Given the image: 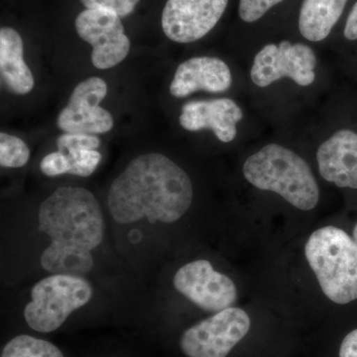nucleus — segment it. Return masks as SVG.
Masks as SVG:
<instances>
[{
	"label": "nucleus",
	"instance_id": "nucleus-14",
	"mask_svg": "<svg viewBox=\"0 0 357 357\" xmlns=\"http://www.w3.org/2000/svg\"><path fill=\"white\" fill-rule=\"evenodd\" d=\"M317 161L321 177L338 188L357 189V133L342 129L319 146Z\"/></svg>",
	"mask_w": 357,
	"mask_h": 357
},
{
	"label": "nucleus",
	"instance_id": "nucleus-2",
	"mask_svg": "<svg viewBox=\"0 0 357 357\" xmlns=\"http://www.w3.org/2000/svg\"><path fill=\"white\" fill-rule=\"evenodd\" d=\"M38 227L51 239L40 257L46 271L84 277L93 270L91 251L102 244L105 234L102 208L93 192L58 188L40 204Z\"/></svg>",
	"mask_w": 357,
	"mask_h": 357
},
{
	"label": "nucleus",
	"instance_id": "nucleus-23",
	"mask_svg": "<svg viewBox=\"0 0 357 357\" xmlns=\"http://www.w3.org/2000/svg\"><path fill=\"white\" fill-rule=\"evenodd\" d=\"M88 9H105L119 16L126 17L133 13L140 0H79Z\"/></svg>",
	"mask_w": 357,
	"mask_h": 357
},
{
	"label": "nucleus",
	"instance_id": "nucleus-11",
	"mask_svg": "<svg viewBox=\"0 0 357 357\" xmlns=\"http://www.w3.org/2000/svg\"><path fill=\"white\" fill-rule=\"evenodd\" d=\"M227 4L229 0H167L162 29L176 43L198 41L215 27Z\"/></svg>",
	"mask_w": 357,
	"mask_h": 357
},
{
	"label": "nucleus",
	"instance_id": "nucleus-26",
	"mask_svg": "<svg viewBox=\"0 0 357 357\" xmlns=\"http://www.w3.org/2000/svg\"><path fill=\"white\" fill-rule=\"evenodd\" d=\"M354 241H356V243H357V223H356V227H354Z\"/></svg>",
	"mask_w": 357,
	"mask_h": 357
},
{
	"label": "nucleus",
	"instance_id": "nucleus-8",
	"mask_svg": "<svg viewBox=\"0 0 357 357\" xmlns=\"http://www.w3.org/2000/svg\"><path fill=\"white\" fill-rule=\"evenodd\" d=\"M77 35L93 47L91 63L98 70L121 64L130 51L121 18L105 9H84L75 21Z\"/></svg>",
	"mask_w": 357,
	"mask_h": 357
},
{
	"label": "nucleus",
	"instance_id": "nucleus-4",
	"mask_svg": "<svg viewBox=\"0 0 357 357\" xmlns=\"http://www.w3.org/2000/svg\"><path fill=\"white\" fill-rule=\"evenodd\" d=\"M305 255L328 299L340 305L357 299V243L344 230L330 225L312 232Z\"/></svg>",
	"mask_w": 357,
	"mask_h": 357
},
{
	"label": "nucleus",
	"instance_id": "nucleus-21",
	"mask_svg": "<svg viewBox=\"0 0 357 357\" xmlns=\"http://www.w3.org/2000/svg\"><path fill=\"white\" fill-rule=\"evenodd\" d=\"M282 1L284 0H239V16L244 22H255Z\"/></svg>",
	"mask_w": 357,
	"mask_h": 357
},
{
	"label": "nucleus",
	"instance_id": "nucleus-17",
	"mask_svg": "<svg viewBox=\"0 0 357 357\" xmlns=\"http://www.w3.org/2000/svg\"><path fill=\"white\" fill-rule=\"evenodd\" d=\"M1 357H65L55 344L48 340L20 335L7 342Z\"/></svg>",
	"mask_w": 357,
	"mask_h": 357
},
{
	"label": "nucleus",
	"instance_id": "nucleus-22",
	"mask_svg": "<svg viewBox=\"0 0 357 357\" xmlns=\"http://www.w3.org/2000/svg\"><path fill=\"white\" fill-rule=\"evenodd\" d=\"M40 169L45 176L57 177L70 173L73 169L72 161L67 153L61 151L52 152L42 159Z\"/></svg>",
	"mask_w": 357,
	"mask_h": 357
},
{
	"label": "nucleus",
	"instance_id": "nucleus-6",
	"mask_svg": "<svg viewBox=\"0 0 357 357\" xmlns=\"http://www.w3.org/2000/svg\"><path fill=\"white\" fill-rule=\"evenodd\" d=\"M248 312L230 307L188 328L180 347L188 357H227L249 332Z\"/></svg>",
	"mask_w": 357,
	"mask_h": 357
},
{
	"label": "nucleus",
	"instance_id": "nucleus-18",
	"mask_svg": "<svg viewBox=\"0 0 357 357\" xmlns=\"http://www.w3.org/2000/svg\"><path fill=\"white\" fill-rule=\"evenodd\" d=\"M30 150L17 136L0 133V165L6 168H21L27 164Z\"/></svg>",
	"mask_w": 357,
	"mask_h": 357
},
{
	"label": "nucleus",
	"instance_id": "nucleus-1",
	"mask_svg": "<svg viewBox=\"0 0 357 357\" xmlns=\"http://www.w3.org/2000/svg\"><path fill=\"white\" fill-rule=\"evenodd\" d=\"M194 188L189 175L160 153L139 155L110 185L107 204L115 222L128 225L178 222L191 208Z\"/></svg>",
	"mask_w": 357,
	"mask_h": 357
},
{
	"label": "nucleus",
	"instance_id": "nucleus-15",
	"mask_svg": "<svg viewBox=\"0 0 357 357\" xmlns=\"http://www.w3.org/2000/svg\"><path fill=\"white\" fill-rule=\"evenodd\" d=\"M24 49L20 33L10 27L0 30V75L11 93L24 96L34 88L31 70L24 61Z\"/></svg>",
	"mask_w": 357,
	"mask_h": 357
},
{
	"label": "nucleus",
	"instance_id": "nucleus-20",
	"mask_svg": "<svg viewBox=\"0 0 357 357\" xmlns=\"http://www.w3.org/2000/svg\"><path fill=\"white\" fill-rule=\"evenodd\" d=\"M57 146L63 153L70 150H96L100 146V139L93 134L65 133L58 138Z\"/></svg>",
	"mask_w": 357,
	"mask_h": 357
},
{
	"label": "nucleus",
	"instance_id": "nucleus-24",
	"mask_svg": "<svg viewBox=\"0 0 357 357\" xmlns=\"http://www.w3.org/2000/svg\"><path fill=\"white\" fill-rule=\"evenodd\" d=\"M340 357H357V328L349 333L342 340Z\"/></svg>",
	"mask_w": 357,
	"mask_h": 357
},
{
	"label": "nucleus",
	"instance_id": "nucleus-10",
	"mask_svg": "<svg viewBox=\"0 0 357 357\" xmlns=\"http://www.w3.org/2000/svg\"><path fill=\"white\" fill-rule=\"evenodd\" d=\"M107 84L98 77L84 79L73 91L67 107L59 114L57 126L65 133L103 134L114 128L112 115L100 103L107 95Z\"/></svg>",
	"mask_w": 357,
	"mask_h": 357
},
{
	"label": "nucleus",
	"instance_id": "nucleus-13",
	"mask_svg": "<svg viewBox=\"0 0 357 357\" xmlns=\"http://www.w3.org/2000/svg\"><path fill=\"white\" fill-rule=\"evenodd\" d=\"M231 84L229 66L217 57L201 56L189 59L178 66L170 84V93L178 98L199 91L225 93Z\"/></svg>",
	"mask_w": 357,
	"mask_h": 357
},
{
	"label": "nucleus",
	"instance_id": "nucleus-3",
	"mask_svg": "<svg viewBox=\"0 0 357 357\" xmlns=\"http://www.w3.org/2000/svg\"><path fill=\"white\" fill-rule=\"evenodd\" d=\"M243 175L262 191L276 192L301 211L316 208L318 183L302 157L279 144H268L251 155L243 165Z\"/></svg>",
	"mask_w": 357,
	"mask_h": 357
},
{
	"label": "nucleus",
	"instance_id": "nucleus-16",
	"mask_svg": "<svg viewBox=\"0 0 357 357\" xmlns=\"http://www.w3.org/2000/svg\"><path fill=\"white\" fill-rule=\"evenodd\" d=\"M347 0H304L299 15V30L311 42L325 40L344 13Z\"/></svg>",
	"mask_w": 357,
	"mask_h": 357
},
{
	"label": "nucleus",
	"instance_id": "nucleus-12",
	"mask_svg": "<svg viewBox=\"0 0 357 357\" xmlns=\"http://www.w3.org/2000/svg\"><path fill=\"white\" fill-rule=\"evenodd\" d=\"M243 119V109L230 98L197 100L183 105L178 117L181 126L188 131L210 129L223 143L236 138L237 122Z\"/></svg>",
	"mask_w": 357,
	"mask_h": 357
},
{
	"label": "nucleus",
	"instance_id": "nucleus-25",
	"mask_svg": "<svg viewBox=\"0 0 357 357\" xmlns=\"http://www.w3.org/2000/svg\"><path fill=\"white\" fill-rule=\"evenodd\" d=\"M344 37L351 41L357 40V2L352 7L349 18H347L344 27Z\"/></svg>",
	"mask_w": 357,
	"mask_h": 357
},
{
	"label": "nucleus",
	"instance_id": "nucleus-9",
	"mask_svg": "<svg viewBox=\"0 0 357 357\" xmlns=\"http://www.w3.org/2000/svg\"><path fill=\"white\" fill-rule=\"evenodd\" d=\"M173 285L206 312L229 309L237 299L236 284L227 275L215 271L208 260H196L181 267L174 276Z\"/></svg>",
	"mask_w": 357,
	"mask_h": 357
},
{
	"label": "nucleus",
	"instance_id": "nucleus-5",
	"mask_svg": "<svg viewBox=\"0 0 357 357\" xmlns=\"http://www.w3.org/2000/svg\"><path fill=\"white\" fill-rule=\"evenodd\" d=\"M93 295V287L84 277H45L33 286L31 301L24 309L26 323L38 333L55 332L73 312L89 304Z\"/></svg>",
	"mask_w": 357,
	"mask_h": 357
},
{
	"label": "nucleus",
	"instance_id": "nucleus-7",
	"mask_svg": "<svg viewBox=\"0 0 357 357\" xmlns=\"http://www.w3.org/2000/svg\"><path fill=\"white\" fill-rule=\"evenodd\" d=\"M316 54L307 45L282 41L268 44L255 56L250 77L260 88L270 86L283 77L293 79L302 86L314 83Z\"/></svg>",
	"mask_w": 357,
	"mask_h": 357
},
{
	"label": "nucleus",
	"instance_id": "nucleus-19",
	"mask_svg": "<svg viewBox=\"0 0 357 357\" xmlns=\"http://www.w3.org/2000/svg\"><path fill=\"white\" fill-rule=\"evenodd\" d=\"M72 161L70 175L89 177L102 161V154L96 150H70L67 152Z\"/></svg>",
	"mask_w": 357,
	"mask_h": 357
}]
</instances>
